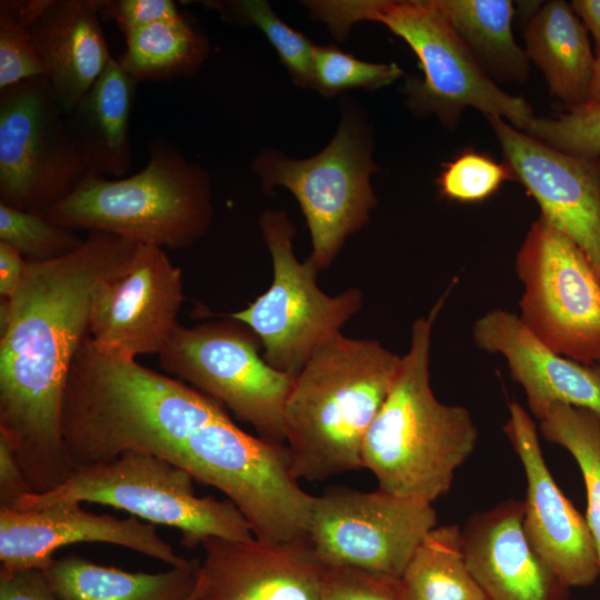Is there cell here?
I'll list each match as a JSON object with an SVG mask.
<instances>
[{"label":"cell","instance_id":"16","mask_svg":"<svg viewBox=\"0 0 600 600\" xmlns=\"http://www.w3.org/2000/svg\"><path fill=\"white\" fill-rule=\"evenodd\" d=\"M80 542L121 546L177 567L186 559L136 517L118 518L87 511L78 502H60L20 511L0 508V570H42L61 547Z\"/></svg>","mask_w":600,"mask_h":600},{"label":"cell","instance_id":"18","mask_svg":"<svg viewBox=\"0 0 600 600\" xmlns=\"http://www.w3.org/2000/svg\"><path fill=\"white\" fill-rule=\"evenodd\" d=\"M474 344L502 356L512 379L527 397L539 421L552 404L587 409L600 419V364L581 363L548 348L520 320L504 309H493L476 320Z\"/></svg>","mask_w":600,"mask_h":600},{"label":"cell","instance_id":"23","mask_svg":"<svg viewBox=\"0 0 600 600\" xmlns=\"http://www.w3.org/2000/svg\"><path fill=\"white\" fill-rule=\"evenodd\" d=\"M44 572L58 600H196L202 594L198 559L144 573L71 556L54 559Z\"/></svg>","mask_w":600,"mask_h":600},{"label":"cell","instance_id":"41","mask_svg":"<svg viewBox=\"0 0 600 600\" xmlns=\"http://www.w3.org/2000/svg\"><path fill=\"white\" fill-rule=\"evenodd\" d=\"M199 600H203L202 598H200Z\"/></svg>","mask_w":600,"mask_h":600},{"label":"cell","instance_id":"39","mask_svg":"<svg viewBox=\"0 0 600 600\" xmlns=\"http://www.w3.org/2000/svg\"><path fill=\"white\" fill-rule=\"evenodd\" d=\"M570 7L592 36L596 58H600V0H573Z\"/></svg>","mask_w":600,"mask_h":600},{"label":"cell","instance_id":"28","mask_svg":"<svg viewBox=\"0 0 600 600\" xmlns=\"http://www.w3.org/2000/svg\"><path fill=\"white\" fill-rule=\"evenodd\" d=\"M229 22L254 26L266 36L288 69L293 82L312 86V60L316 46L303 34L286 24L262 0L206 1Z\"/></svg>","mask_w":600,"mask_h":600},{"label":"cell","instance_id":"10","mask_svg":"<svg viewBox=\"0 0 600 600\" xmlns=\"http://www.w3.org/2000/svg\"><path fill=\"white\" fill-rule=\"evenodd\" d=\"M514 268L523 286V324L561 356L587 364L600 361V274L586 253L540 216Z\"/></svg>","mask_w":600,"mask_h":600},{"label":"cell","instance_id":"4","mask_svg":"<svg viewBox=\"0 0 600 600\" xmlns=\"http://www.w3.org/2000/svg\"><path fill=\"white\" fill-rule=\"evenodd\" d=\"M312 17L343 40L360 21L384 24L412 49L423 80L407 82L417 111L432 112L453 127L466 108L496 116L526 131L534 116L521 97L502 90L481 68L434 0H318L304 2Z\"/></svg>","mask_w":600,"mask_h":600},{"label":"cell","instance_id":"17","mask_svg":"<svg viewBox=\"0 0 600 600\" xmlns=\"http://www.w3.org/2000/svg\"><path fill=\"white\" fill-rule=\"evenodd\" d=\"M201 547L203 600H320L326 564L309 539L209 538Z\"/></svg>","mask_w":600,"mask_h":600},{"label":"cell","instance_id":"25","mask_svg":"<svg viewBox=\"0 0 600 600\" xmlns=\"http://www.w3.org/2000/svg\"><path fill=\"white\" fill-rule=\"evenodd\" d=\"M117 59L138 83L192 77L210 52L207 37L184 14L133 30Z\"/></svg>","mask_w":600,"mask_h":600},{"label":"cell","instance_id":"29","mask_svg":"<svg viewBox=\"0 0 600 600\" xmlns=\"http://www.w3.org/2000/svg\"><path fill=\"white\" fill-rule=\"evenodd\" d=\"M83 241L73 229L0 202V242L14 248L27 261L60 258Z\"/></svg>","mask_w":600,"mask_h":600},{"label":"cell","instance_id":"3","mask_svg":"<svg viewBox=\"0 0 600 600\" xmlns=\"http://www.w3.org/2000/svg\"><path fill=\"white\" fill-rule=\"evenodd\" d=\"M401 357L376 340L341 332L294 377L283 410L293 474L308 481L362 468L366 433L384 402Z\"/></svg>","mask_w":600,"mask_h":600},{"label":"cell","instance_id":"24","mask_svg":"<svg viewBox=\"0 0 600 600\" xmlns=\"http://www.w3.org/2000/svg\"><path fill=\"white\" fill-rule=\"evenodd\" d=\"M491 78L524 82L529 59L514 40L509 0H434Z\"/></svg>","mask_w":600,"mask_h":600},{"label":"cell","instance_id":"26","mask_svg":"<svg viewBox=\"0 0 600 600\" xmlns=\"http://www.w3.org/2000/svg\"><path fill=\"white\" fill-rule=\"evenodd\" d=\"M398 583L401 600H488L468 568L458 524L434 527Z\"/></svg>","mask_w":600,"mask_h":600},{"label":"cell","instance_id":"33","mask_svg":"<svg viewBox=\"0 0 600 600\" xmlns=\"http://www.w3.org/2000/svg\"><path fill=\"white\" fill-rule=\"evenodd\" d=\"M46 76V67L30 28L17 17L10 0H1L0 90L32 78Z\"/></svg>","mask_w":600,"mask_h":600},{"label":"cell","instance_id":"30","mask_svg":"<svg viewBox=\"0 0 600 600\" xmlns=\"http://www.w3.org/2000/svg\"><path fill=\"white\" fill-rule=\"evenodd\" d=\"M402 76L396 63H372L342 52L334 46H316L312 60V86L326 97L349 89H379Z\"/></svg>","mask_w":600,"mask_h":600},{"label":"cell","instance_id":"40","mask_svg":"<svg viewBox=\"0 0 600 600\" xmlns=\"http://www.w3.org/2000/svg\"><path fill=\"white\" fill-rule=\"evenodd\" d=\"M589 102L600 103V58L597 59Z\"/></svg>","mask_w":600,"mask_h":600},{"label":"cell","instance_id":"31","mask_svg":"<svg viewBox=\"0 0 600 600\" xmlns=\"http://www.w3.org/2000/svg\"><path fill=\"white\" fill-rule=\"evenodd\" d=\"M509 179L514 177L506 163L469 149L444 163L437 183L444 198L471 203L488 199Z\"/></svg>","mask_w":600,"mask_h":600},{"label":"cell","instance_id":"32","mask_svg":"<svg viewBox=\"0 0 600 600\" xmlns=\"http://www.w3.org/2000/svg\"><path fill=\"white\" fill-rule=\"evenodd\" d=\"M524 133L566 153L600 157V103L569 108L558 117H534Z\"/></svg>","mask_w":600,"mask_h":600},{"label":"cell","instance_id":"2","mask_svg":"<svg viewBox=\"0 0 600 600\" xmlns=\"http://www.w3.org/2000/svg\"><path fill=\"white\" fill-rule=\"evenodd\" d=\"M442 302L413 322L409 350L361 450L378 489L428 503L450 491L479 437L470 411L440 402L430 386L431 334Z\"/></svg>","mask_w":600,"mask_h":600},{"label":"cell","instance_id":"11","mask_svg":"<svg viewBox=\"0 0 600 600\" xmlns=\"http://www.w3.org/2000/svg\"><path fill=\"white\" fill-rule=\"evenodd\" d=\"M92 172L46 77L0 90V202L42 213Z\"/></svg>","mask_w":600,"mask_h":600},{"label":"cell","instance_id":"9","mask_svg":"<svg viewBox=\"0 0 600 600\" xmlns=\"http://www.w3.org/2000/svg\"><path fill=\"white\" fill-rule=\"evenodd\" d=\"M260 347L249 327L229 317L179 324L158 357L163 371L220 401L258 437L286 444L283 410L294 376L268 364Z\"/></svg>","mask_w":600,"mask_h":600},{"label":"cell","instance_id":"42","mask_svg":"<svg viewBox=\"0 0 600 600\" xmlns=\"http://www.w3.org/2000/svg\"><path fill=\"white\" fill-rule=\"evenodd\" d=\"M201 598V597H200ZM200 598L196 599V600H199Z\"/></svg>","mask_w":600,"mask_h":600},{"label":"cell","instance_id":"19","mask_svg":"<svg viewBox=\"0 0 600 600\" xmlns=\"http://www.w3.org/2000/svg\"><path fill=\"white\" fill-rule=\"evenodd\" d=\"M522 501L471 514L462 543L468 568L488 600H568L564 584L529 543Z\"/></svg>","mask_w":600,"mask_h":600},{"label":"cell","instance_id":"22","mask_svg":"<svg viewBox=\"0 0 600 600\" xmlns=\"http://www.w3.org/2000/svg\"><path fill=\"white\" fill-rule=\"evenodd\" d=\"M524 39V52L543 73L552 96L568 109L589 102L597 58L570 4L552 0L533 10Z\"/></svg>","mask_w":600,"mask_h":600},{"label":"cell","instance_id":"35","mask_svg":"<svg viewBox=\"0 0 600 600\" xmlns=\"http://www.w3.org/2000/svg\"><path fill=\"white\" fill-rule=\"evenodd\" d=\"M181 14L171 0H102L100 8V16L112 19L124 36Z\"/></svg>","mask_w":600,"mask_h":600},{"label":"cell","instance_id":"36","mask_svg":"<svg viewBox=\"0 0 600 600\" xmlns=\"http://www.w3.org/2000/svg\"><path fill=\"white\" fill-rule=\"evenodd\" d=\"M0 600H58L42 570H0Z\"/></svg>","mask_w":600,"mask_h":600},{"label":"cell","instance_id":"8","mask_svg":"<svg viewBox=\"0 0 600 600\" xmlns=\"http://www.w3.org/2000/svg\"><path fill=\"white\" fill-rule=\"evenodd\" d=\"M371 151L368 130L351 112L320 153L294 160L264 149L252 162L264 192L281 186L298 200L312 240L308 258L319 271L333 262L347 237L370 220L378 203L370 183L378 170Z\"/></svg>","mask_w":600,"mask_h":600},{"label":"cell","instance_id":"27","mask_svg":"<svg viewBox=\"0 0 600 600\" xmlns=\"http://www.w3.org/2000/svg\"><path fill=\"white\" fill-rule=\"evenodd\" d=\"M540 431L576 460L587 491L586 521L600 562V419L593 412L563 403L552 404L540 420Z\"/></svg>","mask_w":600,"mask_h":600},{"label":"cell","instance_id":"13","mask_svg":"<svg viewBox=\"0 0 600 600\" xmlns=\"http://www.w3.org/2000/svg\"><path fill=\"white\" fill-rule=\"evenodd\" d=\"M183 299L181 270L162 248L139 244L123 272L98 284L89 336L127 357L159 354L179 326Z\"/></svg>","mask_w":600,"mask_h":600},{"label":"cell","instance_id":"1","mask_svg":"<svg viewBox=\"0 0 600 600\" xmlns=\"http://www.w3.org/2000/svg\"><path fill=\"white\" fill-rule=\"evenodd\" d=\"M139 244L89 231L74 251L27 261L0 336V436L32 490L44 493L74 471L63 431V399L73 359L89 334L93 293L120 274Z\"/></svg>","mask_w":600,"mask_h":600},{"label":"cell","instance_id":"5","mask_svg":"<svg viewBox=\"0 0 600 600\" xmlns=\"http://www.w3.org/2000/svg\"><path fill=\"white\" fill-rule=\"evenodd\" d=\"M149 152L139 172L121 179L92 172L40 214L73 230L109 232L137 244L191 247L212 219L209 174L164 140H153Z\"/></svg>","mask_w":600,"mask_h":600},{"label":"cell","instance_id":"14","mask_svg":"<svg viewBox=\"0 0 600 600\" xmlns=\"http://www.w3.org/2000/svg\"><path fill=\"white\" fill-rule=\"evenodd\" d=\"M506 164L540 207V216L572 240L600 274V157L566 153L487 117Z\"/></svg>","mask_w":600,"mask_h":600},{"label":"cell","instance_id":"12","mask_svg":"<svg viewBox=\"0 0 600 600\" xmlns=\"http://www.w3.org/2000/svg\"><path fill=\"white\" fill-rule=\"evenodd\" d=\"M434 527L432 503L333 488L316 496L308 539L326 566L399 579Z\"/></svg>","mask_w":600,"mask_h":600},{"label":"cell","instance_id":"21","mask_svg":"<svg viewBox=\"0 0 600 600\" xmlns=\"http://www.w3.org/2000/svg\"><path fill=\"white\" fill-rule=\"evenodd\" d=\"M137 84L112 58L66 116L77 149L99 174L121 177L131 167L130 119Z\"/></svg>","mask_w":600,"mask_h":600},{"label":"cell","instance_id":"7","mask_svg":"<svg viewBox=\"0 0 600 600\" xmlns=\"http://www.w3.org/2000/svg\"><path fill=\"white\" fill-rule=\"evenodd\" d=\"M259 224L272 259V282L246 309L229 317L254 332L268 364L296 377L361 310L362 292L351 288L331 297L321 291L316 282L319 270L309 258L300 262L294 256L296 229L284 211H264Z\"/></svg>","mask_w":600,"mask_h":600},{"label":"cell","instance_id":"37","mask_svg":"<svg viewBox=\"0 0 600 600\" xmlns=\"http://www.w3.org/2000/svg\"><path fill=\"white\" fill-rule=\"evenodd\" d=\"M31 492L10 444L0 436V508H11Z\"/></svg>","mask_w":600,"mask_h":600},{"label":"cell","instance_id":"15","mask_svg":"<svg viewBox=\"0 0 600 600\" xmlns=\"http://www.w3.org/2000/svg\"><path fill=\"white\" fill-rule=\"evenodd\" d=\"M508 408L503 430L527 478L522 501L526 537L564 584L588 587L599 578L600 562L586 518L556 483L529 412L516 400Z\"/></svg>","mask_w":600,"mask_h":600},{"label":"cell","instance_id":"6","mask_svg":"<svg viewBox=\"0 0 600 600\" xmlns=\"http://www.w3.org/2000/svg\"><path fill=\"white\" fill-rule=\"evenodd\" d=\"M194 481L189 472L159 457L128 450L111 461L74 470L51 491L21 497L11 509L26 511L60 502L109 506L154 526L178 529L181 544L189 549L209 538H254L229 499L197 496Z\"/></svg>","mask_w":600,"mask_h":600},{"label":"cell","instance_id":"34","mask_svg":"<svg viewBox=\"0 0 600 600\" xmlns=\"http://www.w3.org/2000/svg\"><path fill=\"white\" fill-rule=\"evenodd\" d=\"M320 600H401L398 579L326 566Z\"/></svg>","mask_w":600,"mask_h":600},{"label":"cell","instance_id":"38","mask_svg":"<svg viewBox=\"0 0 600 600\" xmlns=\"http://www.w3.org/2000/svg\"><path fill=\"white\" fill-rule=\"evenodd\" d=\"M27 260L9 244L0 242V298L10 299L19 289Z\"/></svg>","mask_w":600,"mask_h":600},{"label":"cell","instance_id":"20","mask_svg":"<svg viewBox=\"0 0 600 600\" xmlns=\"http://www.w3.org/2000/svg\"><path fill=\"white\" fill-rule=\"evenodd\" d=\"M102 0H48L30 24L53 94L68 116L109 61L100 24Z\"/></svg>","mask_w":600,"mask_h":600}]
</instances>
